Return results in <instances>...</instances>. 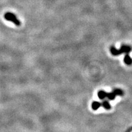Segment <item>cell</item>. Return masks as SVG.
<instances>
[{"label": "cell", "mask_w": 132, "mask_h": 132, "mask_svg": "<svg viewBox=\"0 0 132 132\" xmlns=\"http://www.w3.org/2000/svg\"><path fill=\"white\" fill-rule=\"evenodd\" d=\"M130 51H131V48L129 46H122L119 50H117L114 47L111 48V52L112 54L115 56L119 55L123 53H126L127 54H128Z\"/></svg>", "instance_id": "6da1fadb"}, {"label": "cell", "mask_w": 132, "mask_h": 132, "mask_svg": "<svg viewBox=\"0 0 132 132\" xmlns=\"http://www.w3.org/2000/svg\"><path fill=\"white\" fill-rule=\"evenodd\" d=\"M5 18L6 19L8 20L12 21V22H14L16 25L19 26L20 25V22L17 19V18L15 17V16H14L12 14H10V13H7V14L5 15Z\"/></svg>", "instance_id": "7a4b0ae2"}, {"label": "cell", "mask_w": 132, "mask_h": 132, "mask_svg": "<svg viewBox=\"0 0 132 132\" xmlns=\"http://www.w3.org/2000/svg\"><path fill=\"white\" fill-rule=\"evenodd\" d=\"M124 62H125V63L127 65L132 64V58L129 56L128 54H127V55L125 56V57H124Z\"/></svg>", "instance_id": "3957f363"}, {"label": "cell", "mask_w": 132, "mask_h": 132, "mask_svg": "<svg viewBox=\"0 0 132 132\" xmlns=\"http://www.w3.org/2000/svg\"><path fill=\"white\" fill-rule=\"evenodd\" d=\"M106 92H105V91H100L98 92V97H99V99L102 100V99H105V97H106Z\"/></svg>", "instance_id": "277c9868"}, {"label": "cell", "mask_w": 132, "mask_h": 132, "mask_svg": "<svg viewBox=\"0 0 132 132\" xmlns=\"http://www.w3.org/2000/svg\"><path fill=\"white\" fill-rule=\"evenodd\" d=\"M100 106H101V104L99 102H94L92 104V108L94 110H97V109L100 108Z\"/></svg>", "instance_id": "5b68a950"}, {"label": "cell", "mask_w": 132, "mask_h": 132, "mask_svg": "<svg viewBox=\"0 0 132 132\" xmlns=\"http://www.w3.org/2000/svg\"><path fill=\"white\" fill-rule=\"evenodd\" d=\"M116 94L114 92H111V93H107L106 94V97H108L109 100H113L116 98Z\"/></svg>", "instance_id": "8992f818"}, {"label": "cell", "mask_w": 132, "mask_h": 132, "mask_svg": "<svg viewBox=\"0 0 132 132\" xmlns=\"http://www.w3.org/2000/svg\"><path fill=\"white\" fill-rule=\"evenodd\" d=\"M102 105L106 109H109L111 108L110 104H109V102H108V101H104V102L102 103Z\"/></svg>", "instance_id": "52a82bcc"}, {"label": "cell", "mask_w": 132, "mask_h": 132, "mask_svg": "<svg viewBox=\"0 0 132 132\" xmlns=\"http://www.w3.org/2000/svg\"><path fill=\"white\" fill-rule=\"evenodd\" d=\"M114 93L116 94V95H123V92L122 90L119 89H115L114 91Z\"/></svg>", "instance_id": "ba28073f"}]
</instances>
